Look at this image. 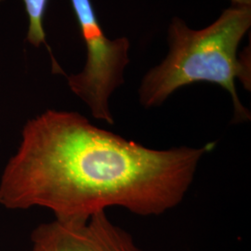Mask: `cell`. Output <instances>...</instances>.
Masks as SVG:
<instances>
[{
  "mask_svg": "<svg viewBox=\"0 0 251 251\" xmlns=\"http://www.w3.org/2000/svg\"></svg>",
  "mask_w": 251,
  "mask_h": 251,
  "instance_id": "obj_7",
  "label": "cell"
},
{
  "mask_svg": "<svg viewBox=\"0 0 251 251\" xmlns=\"http://www.w3.org/2000/svg\"><path fill=\"white\" fill-rule=\"evenodd\" d=\"M4 0H0L2 3ZM28 18L26 39L30 45L39 48L45 45L49 50L43 25L49 0H23Z\"/></svg>",
  "mask_w": 251,
  "mask_h": 251,
  "instance_id": "obj_5",
  "label": "cell"
},
{
  "mask_svg": "<svg viewBox=\"0 0 251 251\" xmlns=\"http://www.w3.org/2000/svg\"><path fill=\"white\" fill-rule=\"evenodd\" d=\"M251 26V7L232 6L209 26L194 30L175 17L169 27L170 52L145 74L139 88L144 108L158 107L175 91L207 82L227 90L233 101V123L248 122L251 111L243 105L235 81L251 89V51L237 50Z\"/></svg>",
  "mask_w": 251,
  "mask_h": 251,
  "instance_id": "obj_2",
  "label": "cell"
},
{
  "mask_svg": "<svg viewBox=\"0 0 251 251\" xmlns=\"http://www.w3.org/2000/svg\"><path fill=\"white\" fill-rule=\"evenodd\" d=\"M215 146L153 149L77 112L46 110L23 127L0 178V205L43 207L61 222L86 221L113 206L160 216L183 201Z\"/></svg>",
  "mask_w": 251,
  "mask_h": 251,
  "instance_id": "obj_1",
  "label": "cell"
},
{
  "mask_svg": "<svg viewBox=\"0 0 251 251\" xmlns=\"http://www.w3.org/2000/svg\"><path fill=\"white\" fill-rule=\"evenodd\" d=\"M32 251H144L133 236L100 211L86 221L38 225L31 233Z\"/></svg>",
  "mask_w": 251,
  "mask_h": 251,
  "instance_id": "obj_4",
  "label": "cell"
},
{
  "mask_svg": "<svg viewBox=\"0 0 251 251\" xmlns=\"http://www.w3.org/2000/svg\"><path fill=\"white\" fill-rule=\"evenodd\" d=\"M233 6L237 7H251V0H231Z\"/></svg>",
  "mask_w": 251,
  "mask_h": 251,
  "instance_id": "obj_6",
  "label": "cell"
},
{
  "mask_svg": "<svg viewBox=\"0 0 251 251\" xmlns=\"http://www.w3.org/2000/svg\"><path fill=\"white\" fill-rule=\"evenodd\" d=\"M70 1L87 48V61L81 72L67 76L68 87L88 106L92 117L114 125L110 99L125 82L130 42L126 36L112 40L104 35L91 0Z\"/></svg>",
  "mask_w": 251,
  "mask_h": 251,
  "instance_id": "obj_3",
  "label": "cell"
}]
</instances>
